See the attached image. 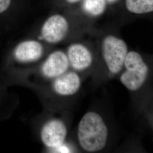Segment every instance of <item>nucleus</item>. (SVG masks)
<instances>
[{
  "mask_svg": "<svg viewBox=\"0 0 153 153\" xmlns=\"http://www.w3.org/2000/svg\"><path fill=\"white\" fill-rule=\"evenodd\" d=\"M131 95L138 109L151 89L153 79V60L136 51H129L124 65L117 78Z\"/></svg>",
  "mask_w": 153,
  "mask_h": 153,
  "instance_id": "nucleus-1",
  "label": "nucleus"
},
{
  "mask_svg": "<svg viewBox=\"0 0 153 153\" xmlns=\"http://www.w3.org/2000/svg\"><path fill=\"white\" fill-rule=\"evenodd\" d=\"M129 51L126 42L113 33L101 39L97 64L93 75L97 82L101 83L117 78L120 74Z\"/></svg>",
  "mask_w": 153,
  "mask_h": 153,
  "instance_id": "nucleus-2",
  "label": "nucleus"
},
{
  "mask_svg": "<svg viewBox=\"0 0 153 153\" xmlns=\"http://www.w3.org/2000/svg\"><path fill=\"white\" fill-rule=\"evenodd\" d=\"M109 129L104 117L95 111H89L82 116L76 128L78 145L86 153H98L107 147Z\"/></svg>",
  "mask_w": 153,
  "mask_h": 153,
  "instance_id": "nucleus-3",
  "label": "nucleus"
},
{
  "mask_svg": "<svg viewBox=\"0 0 153 153\" xmlns=\"http://www.w3.org/2000/svg\"><path fill=\"white\" fill-rule=\"evenodd\" d=\"M45 53L44 45L39 39H26L15 44L6 54L2 66L3 76L18 66L33 64L40 60Z\"/></svg>",
  "mask_w": 153,
  "mask_h": 153,
  "instance_id": "nucleus-4",
  "label": "nucleus"
},
{
  "mask_svg": "<svg viewBox=\"0 0 153 153\" xmlns=\"http://www.w3.org/2000/svg\"><path fill=\"white\" fill-rule=\"evenodd\" d=\"M65 52L71 69L81 75L94 74L97 64V55L88 44L81 42L71 43Z\"/></svg>",
  "mask_w": 153,
  "mask_h": 153,
  "instance_id": "nucleus-5",
  "label": "nucleus"
},
{
  "mask_svg": "<svg viewBox=\"0 0 153 153\" xmlns=\"http://www.w3.org/2000/svg\"><path fill=\"white\" fill-rule=\"evenodd\" d=\"M70 30L71 24L68 18L62 14L55 13L44 20L38 39L47 44H59L65 39Z\"/></svg>",
  "mask_w": 153,
  "mask_h": 153,
  "instance_id": "nucleus-6",
  "label": "nucleus"
},
{
  "mask_svg": "<svg viewBox=\"0 0 153 153\" xmlns=\"http://www.w3.org/2000/svg\"><path fill=\"white\" fill-rule=\"evenodd\" d=\"M68 133V128L64 120L52 117L43 123L40 129L39 136L45 148L56 150L65 143Z\"/></svg>",
  "mask_w": 153,
  "mask_h": 153,
  "instance_id": "nucleus-7",
  "label": "nucleus"
},
{
  "mask_svg": "<svg viewBox=\"0 0 153 153\" xmlns=\"http://www.w3.org/2000/svg\"><path fill=\"white\" fill-rule=\"evenodd\" d=\"M71 69L65 51L61 49L53 51L44 59L39 68L42 76L52 81Z\"/></svg>",
  "mask_w": 153,
  "mask_h": 153,
  "instance_id": "nucleus-8",
  "label": "nucleus"
},
{
  "mask_svg": "<svg viewBox=\"0 0 153 153\" xmlns=\"http://www.w3.org/2000/svg\"><path fill=\"white\" fill-rule=\"evenodd\" d=\"M82 82V75L71 69L52 80L51 88L52 91L58 96L71 97L79 91Z\"/></svg>",
  "mask_w": 153,
  "mask_h": 153,
  "instance_id": "nucleus-9",
  "label": "nucleus"
},
{
  "mask_svg": "<svg viewBox=\"0 0 153 153\" xmlns=\"http://www.w3.org/2000/svg\"><path fill=\"white\" fill-rule=\"evenodd\" d=\"M17 0H0V31L8 29L16 7Z\"/></svg>",
  "mask_w": 153,
  "mask_h": 153,
  "instance_id": "nucleus-10",
  "label": "nucleus"
},
{
  "mask_svg": "<svg viewBox=\"0 0 153 153\" xmlns=\"http://www.w3.org/2000/svg\"><path fill=\"white\" fill-rule=\"evenodd\" d=\"M126 6L127 10L133 14L153 12V0H126Z\"/></svg>",
  "mask_w": 153,
  "mask_h": 153,
  "instance_id": "nucleus-11",
  "label": "nucleus"
},
{
  "mask_svg": "<svg viewBox=\"0 0 153 153\" xmlns=\"http://www.w3.org/2000/svg\"><path fill=\"white\" fill-rule=\"evenodd\" d=\"M106 7L105 0H85L83 9L90 16H98L102 14Z\"/></svg>",
  "mask_w": 153,
  "mask_h": 153,
  "instance_id": "nucleus-12",
  "label": "nucleus"
},
{
  "mask_svg": "<svg viewBox=\"0 0 153 153\" xmlns=\"http://www.w3.org/2000/svg\"><path fill=\"white\" fill-rule=\"evenodd\" d=\"M138 109L141 112L144 111H153V87H152L143 98Z\"/></svg>",
  "mask_w": 153,
  "mask_h": 153,
  "instance_id": "nucleus-13",
  "label": "nucleus"
},
{
  "mask_svg": "<svg viewBox=\"0 0 153 153\" xmlns=\"http://www.w3.org/2000/svg\"><path fill=\"white\" fill-rule=\"evenodd\" d=\"M6 97L4 83L0 81V116H1V114L4 115L6 112L5 110H4V108L5 107V104Z\"/></svg>",
  "mask_w": 153,
  "mask_h": 153,
  "instance_id": "nucleus-14",
  "label": "nucleus"
},
{
  "mask_svg": "<svg viewBox=\"0 0 153 153\" xmlns=\"http://www.w3.org/2000/svg\"><path fill=\"white\" fill-rule=\"evenodd\" d=\"M142 113L153 130V111H144Z\"/></svg>",
  "mask_w": 153,
  "mask_h": 153,
  "instance_id": "nucleus-15",
  "label": "nucleus"
},
{
  "mask_svg": "<svg viewBox=\"0 0 153 153\" xmlns=\"http://www.w3.org/2000/svg\"><path fill=\"white\" fill-rule=\"evenodd\" d=\"M66 2H67L69 4H77L79 2L81 1L82 0H65Z\"/></svg>",
  "mask_w": 153,
  "mask_h": 153,
  "instance_id": "nucleus-16",
  "label": "nucleus"
},
{
  "mask_svg": "<svg viewBox=\"0 0 153 153\" xmlns=\"http://www.w3.org/2000/svg\"><path fill=\"white\" fill-rule=\"evenodd\" d=\"M108 1H109V2H113L116 1V0H108Z\"/></svg>",
  "mask_w": 153,
  "mask_h": 153,
  "instance_id": "nucleus-17",
  "label": "nucleus"
}]
</instances>
